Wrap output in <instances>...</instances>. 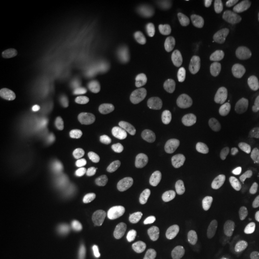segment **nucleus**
I'll list each match as a JSON object with an SVG mask.
<instances>
[{
  "instance_id": "nucleus-1",
  "label": "nucleus",
  "mask_w": 259,
  "mask_h": 259,
  "mask_svg": "<svg viewBox=\"0 0 259 259\" xmlns=\"http://www.w3.org/2000/svg\"><path fill=\"white\" fill-rule=\"evenodd\" d=\"M69 217V205L56 194H37L14 204L8 223L18 232H42L56 229Z\"/></svg>"
}]
</instances>
